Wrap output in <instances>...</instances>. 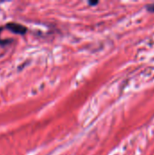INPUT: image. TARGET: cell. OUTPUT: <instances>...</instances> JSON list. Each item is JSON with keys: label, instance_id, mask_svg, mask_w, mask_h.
Returning <instances> with one entry per match:
<instances>
[{"label": "cell", "instance_id": "obj_3", "mask_svg": "<svg viewBox=\"0 0 154 155\" xmlns=\"http://www.w3.org/2000/svg\"><path fill=\"white\" fill-rule=\"evenodd\" d=\"M89 4L90 5H96V4H98V2H89Z\"/></svg>", "mask_w": 154, "mask_h": 155}, {"label": "cell", "instance_id": "obj_1", "mask_svg": "<svg viewBox=\"0 0 154 155\" xmlns=\"http://www.w3.org/2000/svg\"><path fill=\"white\" fill-rule=\"evenodd\" d=\"M6 28L12 31L13 33L19 34V35H24L26 32V27L16 23H9L8 25H6Z\"/></svg>", "mask_w": 154, "mask_h": 155}, {"label": "cell", "instance_id": "obj_2", "mask_svg": "<svg viewBox=\"0 0 154 155\" xmlns=\"http://www.w3.org/2000/svg\"><path fill=\"white\" fill-rule=\"evenodd\" d=\"M146 9H147V11H149V12L154 13V3L153 4L147 5H146Z\"/></svg>", "mask_w": 154, "mask_h": 155}]
</instances>
